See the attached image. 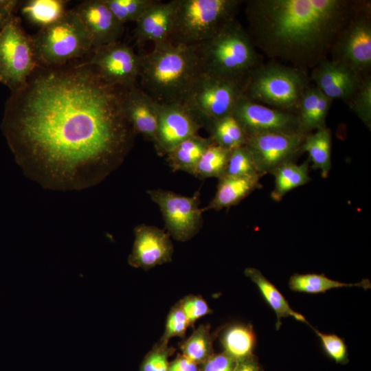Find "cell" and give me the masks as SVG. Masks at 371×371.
I'll return each instance as SVG.
<instances>
[{"mask_svg": "<svg viewBox=\"0 0 371 371\" xmlns=\"http://www.w3.org/2000/svg\"><path fill=\"white\" fill-rule=\"evenodd\" d=\"M1 129L17 164L46 187L95 185L124 161L136 133L122 89L80 63L38 65L8 99Z\"/></svg>", "mask_w": 371, "mask_h": 371, "instance_id": "obj_1", "label": "cell"}, {"mask_svg": "<svg viewBox=\"0 0 371 371\" xmlns=\"http://www.w3.org/2000/svg\"><path fill=\"white\" fill-rule=\"evenodd\" d=\"M364 1L249 0L245 14L254 46L304 69L327 58Z\"/></svg>", "mask_w": 371, "mask_h": 371, "instance_id": "obj_2", "label": "cell"}, {"mask_svg": "<svg viewBox=\"0 0 371 371\" xmlns=\"http://www.w3.org/2000/svg\"><path fill=\"white\" fill-rule=\"evenodd\" d=\"M139 58V86L157 103L183 104L203 72L194 46L170 40L154 45Z\"/></svg>", "mask_w": 371, "mask_h": 371, "instance_id": "obj_3", "label": "cell"}, {"mask_svg": "<svg viewBox=\"0 0 371 371\" xmlns=\"http://www.w3.org/2000/svg\"><path fill=\"white\" fill-rule=\"evenodd\" d=\"M194 47L205 73L245 80L259 65L249 33L236 19L210 39Z\"/></svg>", "mask_w": 371, "mask_h": 371, "instance_id": "obj_4", "label": "cell"}, {"mask_svg": "<svg viewBox=\"0 0 371 371\" xmlns=\"http://www.w3.org/2000/svg\"><path fill=\"white\" fill-rule=\"evenodd\" d=\"M309 87L304 71L276 63L259 64L245 78L243 95L256 102L295 114Z\"/></svg>", "mask_w": 371, "mask_h": 371, "instance_id": "obj_5", "label": "cell"}, {"mask_svg": "<svg viewBox=\"0 0 371 371\" xmlns=\"http://www.w3.org/2000/svg\"><path fill=\"white\" fill-rule=\"evenodd\" d=\"M169 40L195 46L217 34L235 20L240 0H175Z\"/></svg>", "mask_w": 371, "mask_h": 371, "instance_id": "obj_6", "label": "cell"}, {"mask_svg": "<svg viewBox=\"0 0 371 371\" xmlns=\"http://www.w3.org/2000/svg\"><path fill=\"white\" fill-rule=\"evenodd\" d=\"M36 61L44 67L61 66L89 54L93 45L74 10L31 36Z\"/></svg>", "mask_w": 371, "mask_h": 371, "instance_id": "obj_7", "label": "cell"}, {"mask_svg": "<svg viewBox=\"0 0 371 371\" xmlns=\"http://www.w3.org/2000/svg\"><path fill=\"white\" fill-rule=\"evenodd\" d=\"M244 81L202 72L183 105L207 128L214 122L232 114L243 95Z\"/></svg>", "mask_w": 371, "mask_h": 371, "instance_id": "obj_8", "label": "cell"}, {"mask_svg": "<svg viewBox=\"0 0 371 371\" xmlns=\"http://www.w3.org/2000/svg\"><path fill=\"white\" fill-rule=\"evenodd\" d=\"M0 82L12 91L21 87L38 65L31 36L13 15L0 30Z\"/></svg>", "mask_w": 371, "mask_h": 371, "instance_id": "obj_9", "label": "cell"}, {"mask_svg": "<svg viewBox=\"0 0 371 371\" xmlns=\"http://www.w3.org/2000/svg\"><path fill=\"white\" fill-rule=\"evenodd\" d=\"M371 12L370 1H363L340 32L330 54L361 76L371 68Z\"/></svg>", "mask_w": 371, "mask_h": 371, "instance_id": "obj_10", "label": "cell"}, {"mask_svg": "<svg viewBox=\"0 0 371 371\" xmlns=\"http://www.w3.org/2000/svg\"><path fill=\"white\" fill-rule=\"evenodd\" d=\"M146 192L158 205L170 237L185 242L199 232L203 225V213L199 207V191L191 196L163 189L148 190Z\"/></svg>", "mask_w": 371, "mask_h": 371, "instance_id": "obj_11", "label": "cell"}, {"mask_svg": "<svg viewBox=\"0 0 371 371\" xmlns=\"http://www.w3.org/2000/svg\"><path fill=\"white\" fill-rule=\"evenodd\" d=\"M139 55L120 41L92 49L81 64L94 67L107 83L127 89L138 84Z\"/></svg>", "mask_w": 371, "mask_h": 371, "instance_id": "obj_12", "label": "cell"}, {"mask_svg": "<svg viewBox=\"0 0 371 371\" xmlns=\"http://www.w3.org/2000/svg\"><path fill=\"white\" fill-rule=\"evenodd\" d=\"M232 115L247 137L269 133H300L295 113L256 102L243 95L236 104Z\"/></svg>", "mask_w": 371, "mask_h": 371, "instance_id": "obj_13", "label": "cell"}, {"mask_svg": "<svg viewBox=\"0 0 371 371\" xmlns=\"http://www.w3.org/2000/svg\"><path fill=\"white\" fill-rule=\"evenodd\" d=\"M306 135L269 133L248 136L245 145L250 150L258 172L272 174L281 165L294 161L301 153Z\"/></svg>", "mask_w": 371, "mask_h": 371, "instance_id": "obj_14", "label": "cell"}, {"mask_svg": "<svg viewBox=\"0 0 371 371\" xmlns=\"http://www.w3.org/2000/svg\"><path fill=\"white\" fill-rule=\"evenodd\" d=\"M157 129L153 144L159 155H166L203 128L183 104L157 103Z\"/></svg>", "mask_w": 371, "mask_h": 371, "instance_id": "obj_15", "label": "cell"}, {"mask_svg": "<svg viewBox=\"0 0 371 371\" xmlns=\"http://www.w3.org/2000/svg\"><path fill=\"white\" fill-rule=\"evenodd\" d=\"M135 239L128 264L150 269L172 260L174 248L168 233L157 227L141 224L134 229Z\"/></svg>", "mask_w": 371, "mask_h": 371, "instance_id": "obj_16", "label": "cell"}, {"mask_svg": "<svg viewBox=\"0 0 371 371\" xmlns=\"http://www.w3.org/2000/svg\"><path fill=\"white\" fill-rule=\"evenodd\" d=\"M350 67L332 59H325L312 69L311 80L326 96L346 103L355 93L363 77Z\"/></svg>", "mask_w": 371, "mask_h": 371, "instance_id": "obj_17", "label": "cell"}, {"mask_svg": "<svg viewBox=\"0 0 371 371\" xmlns=\"http://www.w3.org/2000/svg\"><path fill=\"white\" fill-rule=\"evenodd\" d=\"M91 38L93 49L120 41L124 24L113 15L104 0H88L74 9Z\"/></svg>", "mask_w": 371, "mask_h": 371, "instance_id": "obj_18", "label": "cell"}, {"mask_svg": "<svg viewBox=\"0 0 371 371\" xmlns=\"http://www.w3.org/2000/svg\"><path fill=\"white\" fill-rule=\"evenodd\" d=\"M122 103L135 133L154 143L157 129V102L137 84L122 89Z\"/></svg>", "mask_w": 371, "mask_h": 371, "instance_id": "obj_19", "label": "cell"}, {"mask_svg": "<svg viewBox=\"0 0 371 371\" xmlns=\"http://www.w3.org/2000/svg\"><path fill=\"white\" fill-rule=\"evenodd\" d=\"M176 1L155 0L135 22V42L157 45L169 40L175 12Z\"/></svg>", "mask_w": 371, "mask_h": 371, "instance_id": "obj_20", "label": "cell"}, {"mask_svg": "<svg viewBox=\"0 0 371 371\" xmlns=\"http://www.w3.org/2000/svg\"><path fill=\"white\" fill-rule=\"evenodd\" d=\"M262 176L230 177L218 179L216 191L209 204L202 208L203 212L224 208L229 209L238 205L254 190L261 188Z\"/></svg>", "mask_w": 371, "mask_h": 371, "instance_id": "obj_21", "label": "cell"}, {"mask_svg": "<svg viewBox=\"0 0 371 371\" xmlns=\"http://www.w3.org/2000/svg\"><path fill=\"white\" fill-rule=\"evenodd\" d=\"M245 274L257 286L265 302L276 313V330L280 328L282 319L288 317H292L297 321L309 325L305 317L290 306L283 295L274 284L265 278L260 270L248 267L245 269Z\"/></svg>", "mask_w": 371, "mask_h": 371, "instance_id": "obj_22", "label": "cell"}, {"mask_svg": "<svg viewBox=\"0 0 371 371\" xmlns=\"http://www.w3.org/2000/svg\"><path fill=\"white\" fill-rule=\"evenodd\" d=\"M213 143L210 138L193 135L177 145L166 155V161L172 171H183L192 175L200 158Z\"/></svg>", "mask_w": 371, "mask_h": 371, "instance_id": "obj_23", "label": "cell"}, {"mask_svg": "<svg viewBox=\"0 0 371 371\" xmlns=\"http://www.w3.org/2000/svg\"><path fill=\"white\" fill-rule=\"evenodd\" d=\"M220 341L223 351L238 361L254 355L256 337L251 325L233 324L223 330Z\"/></svg>", "mask_w": 371, "mask_h": 371, "instance_id": "obj_24", "label": "cell"}, {"mask_svg": "<svg viewBox=\"0 0 371 371\" xmlns=\"http://www.w3.org/2000/svg\"><path fill=\"white\" fill-rule=\"evenodd\" d=\"M331 146L330 131L326 127L306 134L301 146V153L308 155L311 168L319 170L324 179L328 177L331 169Z\"/></svg>", "mask_w": 371, "mask_h": 371, "instance_id": "obj_25", "label": "cell"}, {"mask_svg": "<svg viewBox=\"0 0 371 371\" xmlns=\"http://www.w3.org/2000/svg\"><path fill=\"white\" fill-rule=\"evenodd\" d=\"M308 166L309 161L306 160L301 164L286 162L277 168L271 174L274 177V187L271 198L279 202L290 191L308 183L311 180Z\"/></svg>", "mask_w": 371, "mask_h": 371, "instance_id": "obj_26", "label": "cell"}, {"mask_svg": "<svg viewBox=\"0 0 371 371\" xmlns=\"http://www.w3.org/2000/svg\"><path fill=\"white\" fill-rule=\"evenodd\" d=\"M289 286L293 291L315 294L342 287L358 286L367 290L371 287V284L368 279L358 283H344L330 279L324 274L295 273L290 277Z\"/></svg>", "mask_w": 371, "mask_h": 371, "instance_id": "obj_27", "label": "cell"}, {"mask_svg": "<svg viewBox=\"0 0 371 371\" xmlns=\"http://www.w3.org/2000/svg\"><path fill=\"white\" fill-rule=\"evenodd\" d=\"M67 1L28 0L21 3L23 15L31 23L41 28L54 23L62 18L68 10Z\"/></svg>", "mask_w": 371, "mask_h": 371, "instance_id": "obj_28", "label": "cell"}, {"mask_svg": "<svg viewBox=\"0 0 371 371\" xmlns=\"http://www.w3.org/2000/svg\"><path fill=\"white\" fill-rule=\"evenodd\" d=\"M207 129L215 144L229 150L246 144L247 136L232 114L214 122Z\"/></svg>", "mask_w": 371, "mask_h": 371, "instance_id": "obj_29", "label": "cell"}, {"mask_svg": "<svg viewBox=\"0 0 371 371\" xmlns=\"http://www.w3.org/2000/svg\"><path fill=\"white\" fill-rule=\"evenodd\" d=\"M179 348L182 355L197 365H201L214 353L213 336L208 324L199 325Z\"/></svg>", "mask_w": 371, "mask_h": 371, "instance_id": "obj_30", "label": "cell"}, {"mask_svg": "<svg viewBox=\"0 0 371 371\" xmlns=\"http://www.w3.org/2000/svg\"><path fill=\"white\" fill-rule=\"evenodd\" d=\"M231 151L213 142L200 158L193 175L200 179L222 177L225 175Z\"/></svg>", "mask_w": 371, "mask_h": 371, "instance_id": "obj_31", "label": "cell"}, {"mask_svg": "<svg viewBox=\"0 0 371 371\" xmlns=\"http://www.w3.org/2000/svg\"><path fill=\"white\" fill-rule=\"evenodd\" d=\"M256 175L262 176L258 171L254 159L248 147L244 145L232 150L223 176L246 177Z\"/></svg>", "mask_w": 371, "mask_h": 371, "instance_id": "obj_32", "label": "cell"}, {"mask_svg": "<svg viewBox=\"0 0 371 371\" xmlns=\"http://www.w3.org/2000/svg\"><path fill=\"white\" fill-rule=\"evenodd\" d=\"M366 126L371 128V77H363L359 87L346 102Z\"/></svg>", "mask_w": 371, "mask_h": 371, "instance_id": "obj_33", "label": "cell"}, {"mask_svg": "<svg viewBox=\"0 0 371 371\" xmlns=\"http://www.w3.org/2000/svg\"><path fill=\"white\" fill-rule=\"evenodd\" d=\"M155 0H104L109 10L122 24L136 22Z\"/></svg>", "mask_w": 371, "mask_h": 371, "instance_id": "obj_34", "label": "cell"}, {"mask_svg": "<svg viewBox=\"0 0 371 371\" xmlns=\"http://www.w3.org/2000/svg\"><path fill=\"white\" fill-rule=\"evenodd\" d=\"M168 344L157 341L142 360L139 371H168V357L175 350Z\"/></svg>", "mask_w": 371, "mask_h": 371, "instance_id": "obj_35", "label": "cell"}, {"mask_svg": "<svg viewBox=\"0 0 371 371\" xmlns=\"http://www.w3.org/2000/svg\"><path fill=\"white\" fill-rule=\"evenodd\" d=\"M188 326L189 322L177 302L168 315L165 330L159 341L168 344L169 340L174 337H183Z\"/></svg>", "mask_w": 371, "mask_h": 371, "instance_id": "obj_36", "label": "cell"}, {"mask_svg": "<svg viewBox=\"0 0 371 371\" xmlns=\"http://www.w3.org/2000/svg\"><path fill=\"white\" fill-rule=\"evenodd\" d=\"M320 339L322 347L327 355L338 363H346L348 350L344 340L335 334L323 333L311 326Z\"/></svg>", "mask_w": 371, "mask_h": 371, "instance_id": "obj_37", "label": "cell"}, {"mask_svg": "<svg viewBox=\"0 0 371 371\" xmlns=\"http://www.w3.org/2000/svg\"><path fill=\"white\" fill-rule=\"evenodd\" d=\"M178 302L190 326H193L199 318L212 313V310L201 295H187Z\"/></svg>", "mask_w": 371, "mask_h": 371, "instance_id": "obj_38", "label": "cell"}, {"mask_svg": "<svg viewBox=\"0 0 371 371\" xmlns=\"http://www.w3.org/2000/svg\"><path fill=\"white\" fill-rule=\"evenodd\" d=\"M236 361L223 351L214 353L209 359L199 365V371H232Z\"/></svg>", "mask_w": 371, "mask_h": 371, "instance_id": "obj_39", "label": "cell"}, {"mask_svg": "<svg viewBox=\"0 0 371 371\" xmlns=\"http://www.w3.org/2000/svg\"><path fill=\"white\" fill-rule=\"evenodd\" d=\"M17 0H0V30L14 15V11L20 4Z\"/></svg>", "mask_w": 371, "mask_h": 371, "instance_id": "obj_40", "label": "cell"}, {"mask_svg": "<svg viewBox=\"0 0 371 371\" xmlns=\"http://www.w3.org/2000/svg\"><path fill=\"white\" fill-rule=\"evenodd\" d=\"M199 366L182 355L169 363L168 371H199Z\"/></svg>", "mask_w": 371, "mask_h": 371, "instance_id": "obj_41", "label": "cell"}, {"mask_svg": "<svg viewBox=\"0 0 371 371\" xmlns=\"http://www.w3.org/2000/svg\"><path fill=\"white\" fill-rule=\"evenodd\" d=\"M232 371H262L257 357L254 355L247 359L236 361Z\"/></svg>", "mask_w": 371, "mask_h": 371, "instance_id": "obj_42", "label": "cell"}, {"mask_svg": "<svg viewBox=\"0 0 371 371\" xmlns=\"http://www.w3.org/2000/svg\"><path fill=\"white\" fill-rule=\"evenodd\" d=\"M0 80H1V59H0Z\"/></svg>", "mask_w": 371, "mask_h": 371, "instance_id": "obj_43", "label": "cell"}]
</instances>
